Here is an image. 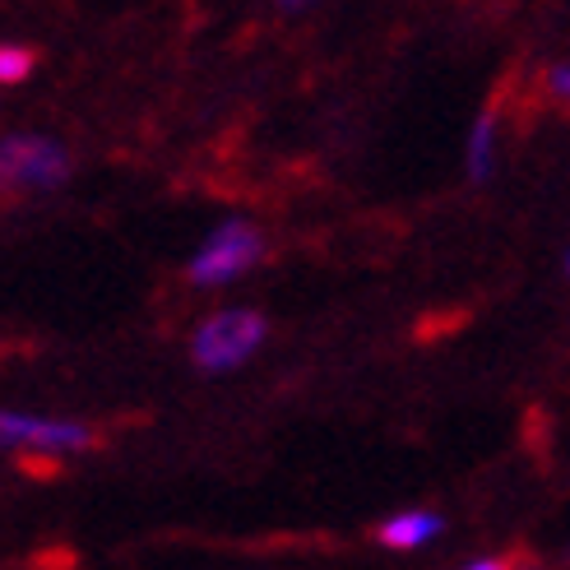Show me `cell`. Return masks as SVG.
Masks as SVG:
<instances>
[{
	"mask_svg": "<svg viewBox=\"0 0 570 570\" xmlns=\"http://www.w3.org/2000/svg\"><path fill=\"white\" fill-rule=\"evenodd\" d=\"M261 233L246 223H223L218 233L195 250L190 261V283H199V288H218V283H233L237 274H246L255 261H261Z\"/></svg>",
	"mask_w": 570,
	"mask_h": 570,
	"instance_id": "obj_2",
	"label": "cell"
},
{
	"mask_svg": "<svg viewBox=\"0 0 570 570\" xmlns=\"http://www.w3.org/2000/svg\"><path fill=\"white\" fill-rule=\"evenodd\" d=\"M492 135H497V117L488 111L478 126H473V139H469V177L482 181L492 173Z\"/></svg>",
	"mask_w": 570,
	"mask_h": 570,
	"instance_id": "obj_6",
	"label": "cell"
},
{
	"mask_svg": "<svg viewBox=\"0 0 570 570\" xmlns=\"http://www.w3.org/2000/svg\"><path fill=\"white\" fill-rule=\"evenodd\" d=\"M28 70H33V51H28V47H6V51H0V79H6V83L28 79Z\"/></svg>",
	"mask_w": 570,
	"mask_h": 570,
	"instance_id": "obj_7",
	"label": "cell"
},
{
	"mask_svg": "<svg viewBox=\"0 0 570 570\" xmlns=\"http://www.w3.org/2000/svg\"><path fill=\"white\" fill-rule=\"evenodd\" d=\"M10 186H56L66 181V154L38 135H14L6 139V154H0Z\"/></svg>",
	"mask_w": 570,
	"mask_h": 570,
	"instance_id": "obj_3",
	"label": "cell"
},
{
	"mask_svg": "<svg viewBox=\"0 0 570 570\" xmlns=\"http://www.w3.org/2000/svg\"><path fill=\"white\" fill-rule=\"evenodd\" d=\"M566 269H570V261H566Z\"/></svg>",
	"mask_w": 570,
	"mask_h": 570,
	"instance_id": "obj_10",
	"label": "cell"
},
{
	"mask_svg": "<svg viewBox=\"0 0 570 570\" xmlns=\"http://www.w3.org/2000/svg\"><path fill=\"white\" fill-rule=\"evenodd\" d=\"M278 6H283V10H297V6H306V0H278Z\"/></svg>",
	"mask_w": 570,
	"mask_h": 570,
	"instance_id": "obj_9",
	"label": "cell"
},
{
	"mask_svg": "<svg viewBox=\"0 0 570 570\" xmlns=\"http://www.w3.org/2000/svg\"><path fill=\"white\" fill-rule=\"evenodd\" d=\"M548 89L557 94V102H566V107H570V66H557V70L548 75Z\"/></svg>",
	"mask_w": 570,
	"mask_h": 570,
	"instance_id": "obj_8",
	"label": "cell"
},
{
	"mask_svg": "<svg viewBox=\"0 0 570 570\" xmlns=\"http://www.w3.org/2000/svg\"><path fill=\"white\" fill-rule=\"evenodd\" d=\"M0 436L10 445H33L42 454H70V450H83L94 436L83 432L75 422H47V417H23V413H6L0 417Z\"/></svg>",
	"mask_w": 570,
	"mask_h": 570,
	"instance_id": "obj_4",
	"label": "cell"
},
{
	"mask_svg": "<svg viewBox=\"0 0 570 570\" xmlns=\"http://www.w3.org/2000/svg\"><path fill=\"white\" fill-rule=\"evenodd\" d=\"M261 344H265V321L255 316V311H218V316H209L195 330L190 357L205 366V372H233V366H242Z\"/></svg>",
	"mask_w": 570,
	"mask_h": 570,
	"instance_id": "obj_1",
	"label": "cell"
},
{
	"mask_svg": "<svg viewBox=\"0 0 570 570\" xmlns=\"http://www.w3.org/2000/svg\"><path fill=\"white\" fill-rule=\"evenodd\" d=\"M441 533V515H426V510H404V515H394L381 524V543L394 548V552H413L422 543H432Z\"/></svg>",
	"mask_w": 570,
	"mask_h": 570,
	"instance_id": "obj_5",
	"label": "cell"
}]
</instances>
